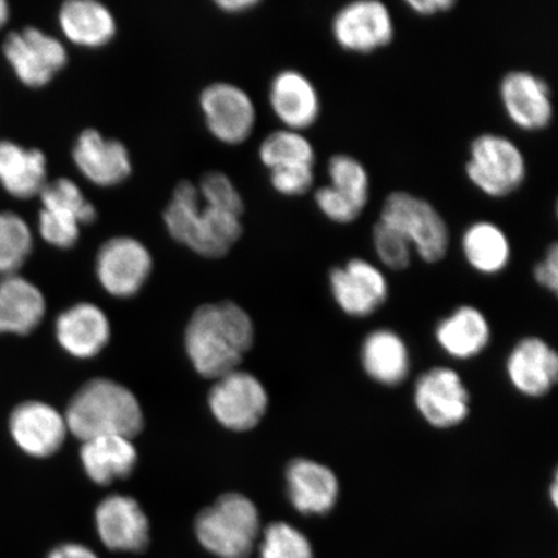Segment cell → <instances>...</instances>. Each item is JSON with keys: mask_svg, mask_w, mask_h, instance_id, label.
<instances>
[{"mask_svg": "<svg viewBox=\"0 0 558 558\" xmlns=\"http://www.w3.org/2000/svg\"><path fill=\"white\" fill-rule=\"evenodd\" d=\"M202 546L219 558H248L260 534V514L242 494L222 495L195 520Z\"/></svg>", "mask_w": 558, "mask_h": 558, "instance_id": "obj_5", "label": "cell"}, {"mask_svg": "<svg viewBox=\"0 0 558 558\" xmlns=\"http://www.w3.org/2000/svg\"><path fill=\"white\" fill-rule=\"evenodd\" d=\"M260 558H313V548L296 527L286 522H274L264 530Z\"/></svg>", "mask_w": 558, "mask_h": 558, "instance_id": "obj_33", "label": "cell"}, {"mask_svg": "<svg viewBox=\"0 0 558 558\" xmlns=\"http://www.w3.org/2000/svg\"><path fill=\"white\" fill-rule=\"evenodd\" d=\"M35 244L29 222L15 211H0V278L19 275Z\"/></svg>", "mask_w": 558, "mask_h": 558, "instance_id": "obj_30", "label": "cell"}, {"mask_svg": "<svg viewBox=\"0 0 558 558\" xmlns=\"http://www.w3.org/2000/svg\"><path fill=\"white\" fill-rule=\"evenodd\" d=\"M268 173L271 190L284 198L304 197L316 187V166H283Z\"/></svg>", "mask_w": 558, "mask_h": 558, "instance_id": "obj_37", "label": "cell"}, {"mask_svg": "<svg viewBox=\"0 0 558 558\" xmlns=\"http://www.w3.org/2000/svg\"><path fill=\"white\" fill-rule=\"evenodd\" d=\"M327 180L353 204L365 211L372 198V174L364 162L349 153L340 151L331 155L326 163Z\"/></svg>", "mask_w": 558, "mask_h": 558, "instance_id": "obj_31", "label": "cell"}, {"mask_svg": "<svg viewBox=\"0 0 558 558\" xmlns=\"http://www.w3.org/2000/svg\"><path fill=\"white\" fill-rule=\"evenodd\" d=\"M372 243L375 256L384 268L403 271L414 259L413 247L397 230L376 220L372 229Z\"/></svg>", "mask_w": 558, "mask_h": 558, "instance_id": "obj_36", "label": "cell"}, {"mask_svg": "<svg viewBox=\"0 0 558 558\" xmlns=\"http://www.w3.org/2000/svg\"><path fill=\"white\" fill-rule=\"evenodd\" d=\"M97 534L104 546L120 553H143L148 547L149 521L135 499L110 495L96 508Z\"/></svg>", "mask_w": 558, "mask_h": 558, "instance_id": "obj_18", "label": "cell"}, {"mask_svg": "<svg viewBox=\"0 0 558 558\" xmlns=\"http://www.w3.org/2000/svg\"><path fill=\"white\" fill-rule=\"evenodd\" d=\"M379 221L397 230L423 263L435 265L448 257L451 230L439 209L427 198L408 191H393L384 198Z\"/></svg>", "mask_w": 558, "mask_h": 558, "instance_id": "obj_4", "label": "cell"}, {"mask_svg": "<svg viewBox=\"0 0 558 558\" xmlns=\"http://www.w3.org/2000/svg\"><path fill=\"white\" fill-rule=\"evenodd\" d=\"M414 404L417 414L432 428L452 429L470 416L471 393L457 369L437 366L418 376Z\"/></svg>", "mask_w": 558, "mask_h": 558, "instance_id": "obj_11", "label": "cell"}, {"mask_svg": "<svg viewBox=\"0 0 558 558\" xmlns=\"http://www.w3.org/2000/svg\"><path fill=\"white\" fill-rule=\"evenodd\" d=\"M13 442L33 458H47L61 449L66 437V422L58 410L40 401L20 403L9 422Z\"/></svg>", "mask_w": 558, "mask_h": 558, "instance_id": "obj_17", "label": "cell"}, {"mask_svg": "<svg viewBox=\"0 0 558 558\" xmlns=\"http://www.w3.org/2000/svg\"><path fill=\"white\" fill-rule=\"evenodd\" d=\"M38 199L40 207L62 209L74 215L83 227L94 225L99 218L96 206L87 198L80 184L70 178L48 181Z\"/></svg>", "mask_w": 558, "mask_h": 558, "instance_id": "obj_32", "label": "cell"}, {"mask_svg": "<svg viewBox=\"0 0 558 558\" xmlns=\"http://www.w3.org/2000/svg\"><path fill=\"white\" fill-rule=\"evenodd\" d=\"M330 34L340 51L374 54L393 44L396 20L389 5L381 0H353L333 12Z\"/></svg>", "mask_w": 558, "mask_h": 558, "instance_id": "obj_7", "label": "cell"}, {"mask_svg": "<svg viewBox=\"0 0 558 558\" xmlns=\"http://www.w3.org/2000/svg\"><path fill=\"white\" fill-rule=\"evenodd\" d=\"M155 260L143 241L132 235H113L97 250L95 274L111 296L132 298L142 291Z\"/></svg>", "mask_w": 558, "mask_h": 558, "instance_id": "obj_10", "label": "cell"}, {"mask_svg": "<svg viewBox=\"0 0 558 558\" xmlns=\"http://www.w3.org/2000/svg\"><path fill=\"white\" fill-rule=\"evenodd\" d=\"M268 104L283 129L304 132L316 128L324 101L316 83L298 69L279 70L269 82Z\"/></svg>", "mask_w": 558, "mask_h": 558, "instance_id": "obj_15", "label": "cell"}, {"mask_svg": "<svg viewBox=\"0 0 558 558\" xmlns=\"http://www.w3.org/2000/svg\"><path fill=\"white\" fill-rule=\"evenodd\" d=\"M257 157L268 171L283 166L317 163V150L312 140L304 132L283 128L269 132L262 140Z\"/></svg>", "mask_w": 558, "mask_h": 558, "instance_id": "obj_29", "label": "cell"}, {"mask_svg": "<svg viewBox=\"0 0 558 558\" xmlns=\"http://www.w3.org/2000/svg\"><path fill=\"white\" fill-rule=\"evenodd\" d=\"M47 558H99V556L83 544L65 543L53 548Z\"/></svg>", "mask_w": 558, "mask_h": 558, "instance_id": "obj_41", "label": "cell"}, {"mask_svg": "<svg viewBox=\"0 0 558 558\" xmlns=\"http://www.w3.org/2000/svg\"><path fill=\"white\" fill-rule=\"evenodd\" d=\"M58 25L68 44L101 50L113 41L118 23L113 11L97 0H68L58 11Z\"/></svg>", "mask_w": 558, "mask_h": 558, "instance_id": "obj_20", "label": "cell"}, {"mask_svg": "<svg viewBox=\"0 0 558 558\" xmlns=\"http://www.w3.org/2000/svg\"><path fill=\"white\" fill-rule=\"evenodd\" d=\"M198 105L208 134L216 142L239 146L254 135L257 123L255 101L235 83H209L201 90Z\"/></svg>", "mask_w": 558, "mask_h": 558, "instance_id": "obj_9", "label": "cell"}, {"mask_svg": "<svg viewBox=\"0 0 558 558\" xmlns=\"http://www.w3.org/2000/svg\"><path fill=\"white\" fill-rule=\"evenodd\" d=\"M208 401L218 422L239 432L256 427L267 413L269 403L260 380L239 369L216 379Z\"/></svg>", "mask_w": 558, "mask_h": 558, "instance_id": "obj_14", "label": "cell"}, {"mask_svg": "<svg viewBox=\"0 0 558 558\" xmlns=\"http://www.w3.org/2000/svg\"><path fill=\"white\" fill-rule=\"evenodd\" d=\"M44 292L31 279L13 275L0 278V333L27 335L45 318Z\"/></svg>", "mask_w": 558, "mask_h": 558, "instance_id": "obj_26", "label": "cell"}, {"mask_svg": "<svg viewBox=\"0 0 558 558\" xmlns=\"http://www.w3.org/2000/svg\"><path fill=\"white\" fill-rule=\"evenodd\" d=\"M56 338L76 359H93L110 338L107 316L90 303H78L62 312L56 323Z\"/></svg>", "mask_w": 558, "mask_h": 558, "instance_id": "obj_24", "label": "cell"}, {"mask_svg": "<svg viewBox=\"0 0 558 558\" xmlns=\"http://www.w3.org/2000/svg\"><path fill=\"white\" fill-rule=\"evenodd\" d=\"M65 422L68 430L85 442L104 436L132 439L142 432L144 417L131 390L116 381L95 379L73 397Z\"/></svg>", "mask_w": 558, "mask_h": 558, "instance_id": "obj_2", "label": "cell"}, {"mask_svg": "<svg viewBox=\"0 0 558 558\" xmlns=\"http://www.w3.org/2000/svg\"><path fill=\"white\" fill-rule=\"evenodd\" d=\"M2 53L19 83L31 89L50 86L69 64L65 41L37 26L7 34Z\"/></svg>", "mask_w": 558, "mask_h": 558, "instance_id": "obj_6", "label": "cell"}, {"mask_svg": "<svg viewBox=\"0 0 558 558\" xmlns=\"http://www.w3.org/2000/svg\"><path fill=\"white\" fill-rule=\"evenodd\" d=\"M242 234L241 216L202 204L187 233L184 247L206 259H220L239 243Z\"/></svg>", "mask_w": 558, "mask_h": 558, "instance_id": "obj_27", "label": "cell"}, {"mask_svg": "<svg viewBox=\"0 0 558 558\" xmlns=\"http://www.w3.org/2000/svg\"><path fill=\"white\" fill-rule=\"evenodd\" d=\"M459 247L466 265L480 276H499L512 262L511 239L492 220H474L466 226L459 236Z\"/></svg>", "mask_w": 558, "mask_h": 558, "instance_id": "obj_23", "label": "cell"}, {"mask_svg": "<svg viewBox=\"0 0 558 558\" xmlns=\"http://www.w3.org/2000/svg\"><path fill=\"white\" fill-rule=\"evenodd\" d=\"M81 459L94 483L108 485L130 476L137 462V452L130 438L104 436L83 442Z\"/></svg>", "mask_w": 558, "mask_h": 558, "instance_id": "obj_28", "label": "cell"}, {"mask_svg": "<svg viewBox=\"0 0 558 558\" xmlns=\"http://www.w3.org/2000/svg\"><path fill=\"white\" fill-rule=\"evenodd\" d=\"M72 160L83 179L102 190L122 185L134 172L128 145L94 128L75 137Z\"/></svg>", "mask_w": 558, "mask_h": 558, "instance_id": "obj_13", "label": "cell"}, {"mask_svg": "<svg viewBox=\"0 0 558 558\" xmlns=\"http://www.w3.org/2000/svg\"><path fill=\"white\" fill-rule=\"evenodd\" d=\"M360 355L365 374L383 387L400 386L410 375V349L401 335L393 330L369 332L362 341Z\"/></svg>", "mask_w": 558, "mask_h": 558, "instance_id": "obj_25", "label": "cell"}, {"mask_svg": "<svg viewBox=\"0 0 558 558\" xmlns=\"http://www.w3.org/2000/svg\"><path fill=\"white\" fill-rule=\"evenodd\" d=\"M253 343V320L232 302L201 306L194 312L185 335L193 366L209 379L234 372Z\"/></svg>", "mask_w": 558, "mask_h": 558, "instance_id": "obj_1", "label": "cell"}, {"mask_svg": "<svg viewBox=\"0 0 558 558\" xmlns=\"http://www.w3.org/2000/svg\"><path fill=\"white\" fill-rule=\"evenodd\" d=\"M48 181V159L44 150L13 140H0V187L11 198H38Z\"/></svg>", "mask_w": 558, "mask_h": 558, "instance_id": "obj_21", "label": "cell"}, {"mask_svg": "<svg viewBox=\"0 0 558 558\" xmlns=\"http://www.w3.org/2000/svg\"><path fill=\"white\" fill-rule=\"evenodd\" d=\"M464 174L485 197L506 199L526 184L529 162L525 151L513 138L485 131L471 140Z\"/></svg>", "mask_w": 558, "mask_h": 558, "instance_id": "obj_3", "label": "cell"}, {"mask_svg": "<svg viewBox=\"0 0 558 558\" xmlns=\"http://www.w3.org/2000/svg\"><path fill=\"white\" fill-rule=\"evenodd\" d=\"M436 343L457 361H471L483 354L492 341V326L486 314L474 305H460L439 319L435 329Z\"/></svg>", "mask_w": 558, "mask_h": 558, "instance_id": "obj_22", "label": "cell"}, {"mask_svg": "<svg viewBox=\"0 0 558 558\" xmlns=\"http://www.w3.org/2000/svg\"><path fill=\"white\" fill-rule=\"evenodd\" d=\"M533 279L541 289L557 295L558 291V244L553 242L544 251L542 259L534 265Z\"/></svg>", "mask_w": 558, "mask_h": 558, "instance_id": "obj_39", "label": "cell"}, {"mask_svg": "<svg viewBox=\"0 0 558 558\" xmlns=\"http://www.w3.org/2000/svg\"><path fill=\"white\" fill-rule=\"evenodd\" d=\"M453 0H407L404 7L413 15L422 19L437 17L451 12L457 7Z\"/></svg>", "mask_w": 558, "mask_h": 558, "instance_id": "obj_40", "label": "cell"}, {"mask_svg": "<svg viewBox=\"0 0 558 558\" xmlns=\"http://www.w3.org/2000/svg\"><path fill=\"white\" fill-rule=\"evenodd\" d=\"M81 221L62 209L40 207L37 216V234L48 246L72 250L82 236Z\"/></svg>", "mask_w": 558, "mask_h": 558, "instance_id": "obj_34", "label": "cell"}, {"mask_svg": "<svg viewBox=\"0 0 558 558\" xmlns=\"http://www.w3.org/2000/svg\"><path fill=\"white\" fill-rule=\"evenodd\" d=\"M498 99L507 121L525 134L547 131L555 121L553 87L532 70L512 69L501 75Z\"/></svg>", "mask_w": 558, "mask_h": 558, "instance_id": "obj_8", "label": "cell"}, {"mask_svg": "<svg viewBox=\"0 0 558 558\" xmlns=\"http://www.w3.org/2000/svg\"><path fill=\"white\" fill-rule=\"evenodd\" d=\"M506 374L515 392L527 399H541L557 384V352L539 337L523 338L508 354Z\"/></svg>", "mask_w": 558, "mask_h": 558, "instance_id": "obj_16", "label": "cell"}, {"mask_svg": "<svg viewBox=\"0 0 558 558\" xmlns=\"http://www.w3.org/2000/svg\"><path fill=\"white\" fill-rule=\"evenodd\" d=\"M286 488L292 507L305 515L330 513L340 497L337 473L310 458L292 460L286 470Z\"/></svg>", "mask_w": 558, "mask_h": 558, "instance_id": "obj_19", "label": "cell"}, {"mask_svg": "<svg viewBox=\"0 0 558 558\" xmlns=\"http://www.w3.org/2000/svg\"><path fill=\"white\" fill-rule=\"evenodd\" d=\"M12 11L11 5L5 0H0V32L4 29L7 25H9L11 20Z\"/></svg>", "mask_w": 558, "mask_h": 558, "instance_id": "obj_43", "label": "cell"}, {"mask_svg": "<svg viewBox=\"0 0 558 558\" xmlns=\"http://www.w3.org/2000/svg\"><path fill=\"white\" fill-rule=\"evenodd\" d=\"M215 5L227 15H243V13L257 9L260 2L257 0H219V2H215Z\"/></svg>", "mask_w": 558, "mask_h": 558, "instance_id": "obj_42", "label": "cell"}, {"mask_svg": "<svg viewBox=\"0 0 558 558\" xmlns=\"http://www.w3.org/2000/svg\"><path fill=\"white\" fill-rule=\"evenodd\" d=\"M313 202L317 211L335 226H352L365 213L329 184L314 187Z\"/></svg>", "mask_w": 558, "mask_h": 558, "instance_id": "obj_38", "label": "cell"}, {"mask_svg": "<svg viewBox=\"0 0 558 558\" xmlns=\"http://www.w3.org/2000/svg\"><path fill=\"white\" fill-rule=\"evenodd\" d=\"M197 187L202 204L206 207L239 215L242 218L246 204L229 174L221 171H209L201 178Z\"/></svg>", "mask_w": 558, "mask_h": 558, "instance_id": "obj_35", "label": "cell"}, {"mask_svg": "<svg viewBox=\"0 0 558 558\" xmlns=\"http://www.w3.org/2000/svg\"><path fill=\"white\" fill-rule=\"evenodd\" d=\"M557 497H558V484L557 478L555 477L553 484H550V499L554 501V506H557Z\"/></svg>", "mask_w": 558, "mask_h": 558, "instance_id": "obj_44", "label": "cell"}, {"mask_svg": "<svg viewBox=\"0 0 558 558\" xmlns=\"http://www.w3.org/2000/svg\"><path fill=\"white\" fill-rule=\"evenodd\" d=\"M327 282L335 304L351 318L373 316L389 298L386 274L365 257H351L332 267Z\"/></svg>", "mask_w": 558, "mask_h": 558, "instance_id": "obj_12", "label": "cell"}]
</instances>
